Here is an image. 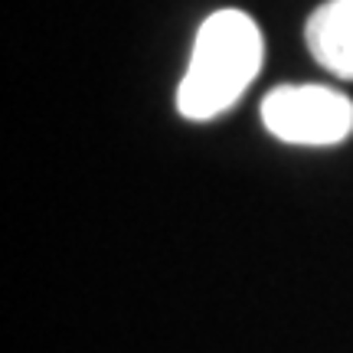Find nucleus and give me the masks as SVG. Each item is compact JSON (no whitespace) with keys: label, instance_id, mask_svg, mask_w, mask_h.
I'll return each mask as SVG.
<instances>
[{"label":"nucleus","instance_id":"7ed1b4c3","mask_svg":"<svg viewBox=\"0 0 353 353\" xmlns=\"http://www.w3.org/2000/svg\"><path fill=\"white\" fill-rule=\"evenodd\" d=\"M304 43L317 65L353 82V0H324L304 23Z\"/></svg>","mask_w":353,"mask_h":353},{"label":"nucleus","instance_id":"f257e3e1","mask_svg":"<svg viewBox=\"0 0 353 353\" xmlns=\"http://www.w3.org/2000/svg\"><path fill=\"white\" fill-rule=\"evenodd\" d=\"M265 59L262 30L245 10L223 7L200 23L176 85V112L187 121L226 114L255 82Z\"/></svg>","mask_w":353,"mask_h":353},{"label":"nucleus","instance_id":"f03ea898","mask_svg":"<svg viewBox=\"0 0 353 353\" xmlns=\"http://www.w3.org/2000/svg\"><path fill=\"white\" fill-rule=\"evenodd\" d=\"M259 114L272 138L294 148H334L353 134V99L334 85H278Z\"/></svg>","mask_w":353,"mask_h":353}]
</instances>
